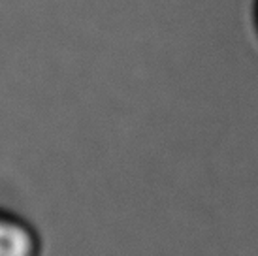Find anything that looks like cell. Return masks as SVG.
I'll list each match as a JSON object with an SVG mask.
<instances>
[{"mask_svg": "<svg viewBox=\"0 0 258 256\" xmlns=\"http://www.w3.org/2000/svg\"><path fill=\"white\" fill-rule=\"evenodd\" d=\"M0 256H40L36 232L19 217L0 211Z\"/></svg>", "mask_w": 258, "mask_h": 256, "instance_id": "1", "label": "cell"}]
</instances>
